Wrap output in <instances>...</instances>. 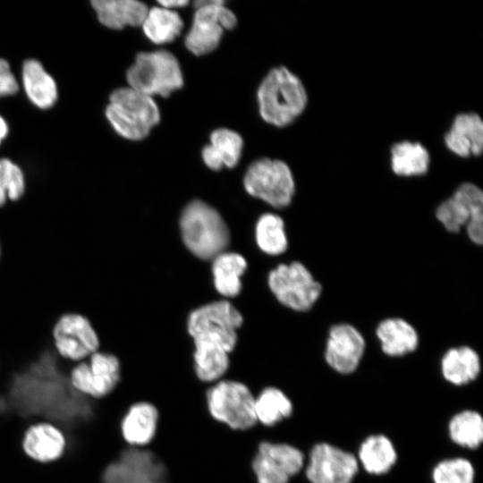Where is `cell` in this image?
Returning <instances> with one entry per match:
<instances>
[{"instance_id":"cell-1","label":"cell","mask_w":483,"mask_h":483,"mask_svg":"<svg viewBox=\"0 0 483 483\" xmlns=\"http://www.w3.org/2000/svg\"><path fill=\"white\" fill-rule=\"evenodd\" d=\"M259 114L277 127L294 122L305 110L308 93L301 79L284 66L272 69L258 89Z\"/></svg>"},{"instance_id":"cell-2","label":"cell","mask_w":483,"mask_h":483,"mask_svg":"<svg viewBox=\"0 0 483 483\" xmlns=\"http://www.w3.org/2000/svg\"><path fill=\"white\" fill-rule=\"evenodd\" d=\"M242 324L241 313L228 301H215L193 310L188 331L195 352L230 353L237 343L236 329Z\"/></svg>"},{"instance_id":"cell-3","label":"cell","mask_w":483,"mask_h":483,"mask_svg":"<svg viewBox=\"0 0 483 483\" xmlns=\"http://www.w3.org/2000/svg\"><path fill=\"white\" fill-rule=\"evenodd\" d=\"M180 227L184 244L199 258L214 259L229 244L225 222L215 208L201 200H193L184 208Z\"/></svg>"},{"instance_id":"cell-4","label":"cell","mask_w":483,"mask_h":483,"mask_svg":"<svg viewBox=\"0 0 483 483\" xmlns=\"http://www.w3.org/2000/svg\"><path fill=\"white\" fill-rule=\"evenodd\" d=\"M105 113L114 130L131 140L147 137L160 119L153 98L130 87L111 93Z\"/></svg>"},{"instance_id":"cell-5","label":"cell","mask_w":483,"mask_h":483,"mask_svg":"<svg viewBox=\"0 0 483 483\" xmlns=\"http://www.w3.org/2000/svg\"><path fill=\"white\" fill-rule=\"evenodd\" d=\"M254 401L255 395L248 386L225 377L208 385L205 391L209 416L234 431H245L258 424Z\"/></svg>"},{"instance_id":"cell-6","label":"cell","mask_w":483,"mask_h":483,"mask_svg":"<svg viewBox=\"0 0 483 483\" xmlns=\"http://www.w3.org/2000/svg\"><path fill=\"white\" fill-rule=\"evenodd\" d=\"M48 337L55 352L73 363L100 350L101 340L92 319L78 310H65L52 321Z\"/></svg>"},{"instance_id":"cell-7","label":"cell","mask_w":483,"mask_h":483,"mask_svg":"<svg viewBox=\"0 0 483 483\" xmlns=\"http://www.w3.org/2000/svg\"><path fill=\"white\" fill-rule=\"evenodd\" d=\"M129 87L149 97H168L183 84L176 57L168 51L140 52L127 70Z\"/></svg>"},{"instance_id":"cell-8","label":"cell","mask_w":483,"mask_h":483,"mask_svg":"<svg viewBox=\"0 0 483 483\" xmlns=\"http://www.w3.org/2000/svg\"><path fill=\"white\" fill-rule=\"evenodd\" d=\"M435 216L449 233H459L464 226L473 243H483V191L475 183L460 184L437 206Z\"/></svg>"},{"instance_id":"cell-9","label":"cell","mask_w":483,"mask_h":483,"mask_svg":"<svg viewBox=\"0 0 483 483\" xmlns=\"http://www.w3.org/2000/svg\"><path fill=\"white\" fill-rule=\"evenodd\" d=\"M269 288L284 306L299 312L311 309L323 287L305 265L299 261L280 264L268 275Z\"/></svg>"},{"instance_id":"cell-10","label":"cell","mask_w":483,"mask_h":483,"mask_svg":"<svg viewBox=\"0 0 483 483\" xmlns=\"http://www.w3.org/2000/svg\"><path fill=\"white\" fill-rule=\"evenodd\" d=\"M243 184L249 194L276 208L290 205L295 193L292 173L279 159L261 158L253 162L245 174Z\"/></svg>"},{"instance_id":"cell-11","label":"cell","mask_w":483,"mask_h":483,"mask_svg":"<svg viewBox=\"0 0 483 483\" xmlns=\"http://www.w3.org/2000/svg\"><path fill=\"white\" fill-rule=\"evenodd\" d=\"M122 377L119 358L114 353L99 350L88 359L74 363L68 380L76 392L101 399L114 392Z\"/></svg>"},{"instance_id":"cell-12","label":"cell","mask_w":483,"mask_h":483,"mask_svg":"<svg viewBox=\"0 0 483 483\" xmlns=\"http://www.w3.org/2000/svg\"><path fill=\"white\" fill-rule=\"evenodd\" d=\"M196 12L192 25L185 37V46L196 55L215 50L225 30L235 27L234 13L221 0H201L194 3Z\"/></svg>"},{"instance_id":"cell-13","label":"cell","mask_w":483,"mask_h":483,"mask_svg":"<svg viewBox=\"0 0 483 483\" xmlns=\"http://www.w3.org/2000/svg\"><path fill=\"white\" fill-rule=\"evenodd\" d=\"M102 483H167V470L148 447L125 446L102 472Z\"/></svg>"},{"instance_id":"cell-14","label":"cell","mask_w":483,"mask_h":483,"mask_svg":"<svg viewBox=\"0 0 483 483\" xmlns=\"http://www.w3.org/2000/svg\"><path fill=\"white\" fill-rule=\"evenodd\" d=\"M305 455L296 445L261 441L251 460L256 483H290L304 468Z\"/></svg>"},{"instance_id":"cell-15","label":"cell","mask_w":483,"mask_h":483,"mask_svg":"<svg viewBox=\"0 0 483 483\" xmlns=\"http://www.w3.org/2000/svg\"><path fill=\"white\" fill-rule=\"evenodd\" d=\"M359 470L357 457L328 443L312 446L305 467L309 483H352Z\"/></svg>"},{"instance_id":"cell-16","label":"cell","mask_w":483,"mask_h":483,"mask_svg":"<svg viewBox=\"0 0 483 483\" xmlns=\"http://www.w3.org/2000/svg\"><path fill=\"white\" fill-rule=\"evenodd\" d=\"M365 348L366 341L354 326L335 324L328 331L325 360L333 370L348 375L358 369Z\"/></svg>"},{"instance_id":"cell-17","label":"cell","mask_w":483,"mask_h":483,"mask_svg":"<svg viewBox=\"0 0 483 483\" xmlns=\"http://www.w3.org/2000/svg\"><path fill=\"white\" fill-rule=\"evenodd\" d=\"M159 420L157 408L151 402L131 403L119 422V433L127 446L147 447L154 440Z\"/></svg>"},{"instance_id":"cell-18","label":"cell","mask_w":483,"mask_h":483,"mask_svg":"<svg viewBox=\"0 0 483 483\" xmlns=\"http://www.w3.org/2000/svg\"><path fill=\"white\" fill-rule=\"evenodd\" d=\"M446 148L460 157H478L483 150V121L475 112L456 114L444 135Z\"/></svg>"},{"instance_id":"cell-19","label":"cell","mask_w":483,"mask_h":483,"mask_svg":"<svg viewBox=\"0 0 483 483\" xmlns=\"http://www.w3.org/2000/svg\"><path fill=\"white\" fill-rule=\"evenodd\" d=\"M21 446L26 455L32 460L47 463L63 455L66 440L63 432L55 425L38 422L26 429Z\"/></svg>"},{"instance_id":"cell-20","label":"cell","mask_w":483,"mask_h":483,"mask_svg":"<svg viewBox=\"0 0 483 483\" xmlns=\"http://www.w3.org/2000/svg\"><path fill=\"white\" fill-rule=\"evenodd\" d=\"M376 335L382 352L390 357H402L419 346V334L415 327L402 318H387L378 323Z\"/></svg>"},{"instance_id":"cell-21","label":"cell","mask_w":483,"mask_h":483,"mask_svg":"<svg viewBox=\"0 0 483 483\" xmlns=\"http://www.w3.org/2000/svg\"><path fill=\"white\" fill-rule=\"evenodd\" d=\"M99 22L113 30L142 24L148 8L136 0H92Z\"/></svg>"},{"instance_id":"cell-22","label":"cell","mask_w":483,"mask_h":483,"mask_svg":"<svg viewBox=\"0 0 483 483\" xmlns=\"http://www.w3.org/2000/svg\"><path fill=\"white\" fill-rule=\"evenodd\" d=\"M21 80L30 101L40 109L52 107L58 96L54 78L36 59H28L22 64Z\"/></svg>"},{"instance_id":"cell-23","label":"cell","mask_w":483,"mask_h":483,"mask_svg":"<svg viewBox=\"0 0 483 483\" xmlns=\"http://www.w3.org/2000/svg\"><path fill=\"white\" fill-rule=\"evenodd\" d=\"M480 369L479 355L468 345L450 348L441 359L442 376L454 386H463L474 381Z\"/></svg>"},{"instance_id":"cell-24","label":"cell","mask_w":483,"mask_h":483,"mask_svg":"<svg viewBox=\"0 0 483 483\" xmlns=\"http://www.w3.org/2000/svg\"><path fill=\"white\" fill-rule=\"evenodd\" d=\"M254 410L258 424L273 428L290 419L294 411L292 399L278 386H268L256 395Z\"/></svg>"},{"instance_id":"cell-25","label":"cell","mask_w":483,"mask_h":483,"mask_svg":"<svg viewBox=\"0 0 483 483\" xmlns=\"http://www.w3.org/2000/svg\"><path fill=\"white\" fill-rule=\"evenodd\" d=\"M430 165L428 150L419 141L401 140L390 148V166L401 177L421 176Z\"/></svg>"},{"instance_id":"cell-26","label":"cell","mask_w":483,"mask_h":483,"mask_svg":"<svg viewBox=\"0 0 483 483\" xmlns=\"http://www.w3.org/2000/svg\"><path fill=\"white\" fill-rule=\"evenodd\" d=\"M242 139L229 129H217L210 135V144L202 150L204 163L210 169L235 166L241 157Z\"/></svg>"},{"instance_id":"cell-27","label":"cell","mask_w":483,"mask_h":483,"mask_svg":"<svg viewBox=\"0 0 483 483\" xmlns=\"http://www.w3.org/2000/svg\"><path fill=\"white\" fill-rule=\"evenodd\" d=\"M357 460L368 473L382 475L395 464L397 452L386 436L371 435L360 444Z\"/></svg>"},{"instance_id":"cell-28","label":"cell","mask_w":483,"mask_h":483,"mask_svg":"<svg viewBox=\"0 0 483 483\" xmlns=\"http://www.w3.org/2000/svg\"><path fill=\"white\" fill-rule=\"evenodd\" d=\"M247 267L242 256L233 252H223L213 259L212 272L216 291L224 296L234 297L239 294L241 276Z\"/></svg>"},{"instance_id":"cell-29","label":"cell","mask_w":483,"mask_h":483,"mask_svg":"<svg viewBox=\"0 0 483 483\" xmlns=\"http://www.w3.org/2000/svg\"><path fill=\"white\" fill-rule=\"evenodd\" d=\"M141 26L149 40L165 44L173 41L181 33L183 22L175 11L155 6L148 10Z\"/></svg>"},{"instance_id":"cell-30","label":"cell","mask_w":483,"mask_h":483,"mask_svg":"<svg viewBox=\"0 0 483 483\" xmlns=\"http://www.w3.org/2000/svg\"><path fill=\"white\" fill-rule=\"evenodd\" d=\"M451 440L465 448L477 449L483 441V419L471 410L454 414L448 423Z\"/></svg>"},{"instance_id":"cell-31","label":"cell","mask_w":483,"mask_h":483,"mask_svg":"<svg viewBox=\"0 0 483 483\" xmlns=\"http://www.w3.org/2000/svg\"><path fill=\"white\" fill-rule=\"evenodd\" d=\"M256 240L262 251L269 255H280L288 246L283 219L275 214H264L256 225Z\"/></svg>"},{"instance_id":"cell-32","label":"cell","mask_w":483,"mask_h":483,"mask_svg":"<svg viewBox=\"0 0 483 483\" xmlns=\"http://www.w3.org/2000/svg\"><path fill=\"white\" fill-rule=\"evenodd\" d=\"M25 191L26 181L21 167L8 158H0V208L8 201L21 200Z\"/></svg>"},{"instance_id":"cell-33","label":"cell","mask_w":483,"mask_h":483,"mask_svg":"<svg viewBox=\"0 0 483 483\" xmlns=\"http://www.w3.org/2000/svg\"><path fill=\"white\" fill-rule=\"evenodd\" d=\"M432 479L434 483H474L475 470L465 458L445 459L434 467Z\"/></svg>"},{"instance_id":"cell-34","label":"cell","mask_w":483,"mask_h":483,"mask_svg":"<svg viewBox=\"0 0 483 483\" xmlns=\"http://www.w3.org/2000/svg\"><path fill=\"white\" fill-rule=\"evenodd\" d=\"M18 89V82L9 63L0 57V97L13 95Z\"/></svg>"},{"instance_id":"cell-35","label":"cell","mask_w":483,"mask_h":483,"mask_svg":"<svg viewBox=\"0 0 483 483\" xmlns=\"http://www.w3.org/2000/svg\"><path fill=\"white\" fill-rule=\"evenodd\" d=\"M160 6L173 10L174 8H178L188 4L186 0H169V1H159Z\"/></svg>"},{"instance_id":"cell-36","label":"cell","mask_w":483,"mask_h":483,"mask_svg":"<svg viewBox=\"0 0 483 483\" xmlns=\"http://www.w3.org/2000/svg\"><path fill=\"white\" fill-rule=\"evenodd\" d=\"M8 125L5 120L0 115V144L7 136Z\"/></svg>"},{"instance_id":"cell-37","label":"cell","mask_w":483,"mask_h":483,"mask_svg":"<svg viewBox=\"0 0 483 483\" xmlns=\"http://www.w3.org/2000/svg\"><path fill=\"white\" fill-rule=\"evenodd\" d=\"M3 258H4V245L2 243V241L0 239V264L3 260Z\"/></svg>"}]
</instances>
